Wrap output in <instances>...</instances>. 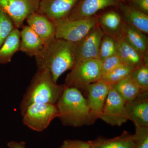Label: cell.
<instances>
[{
	"instance_id": "cell-3",
	"label": "cell",
	"mask_w": 148,
	"mask_h": 148,
	"mask_svg": "<svg viewBox=\"0 0 148 148\" xmlns=\"http://www.w3.org/2000/svg\"><path fill=\"white\" fill-rule=\"evenodd\" d=\"M64 84H57L47 70H38L33 76L20 104L21 115L30 105L36 103L56 104L64 92Z\"/></svg>"
},
{
	"instance_id": "cell-6",
	"label": "cell",
	"mask_w": 148,
	"mask_h": 148,
	"mask_svg": "<svg viewBox=\"0 0 148 148\" xmlns=\"http://www.w3.org/2000/svg\"><path fill=\"white\" fill-rule=\"evenodd\" d=\"M22 116L24 124L32 130L41 132L58 117V112L56 104L36 103L29 106Z\"/></svg>"
},
{
	"instance_id": "cell-9",
	"label": "cell",
	"mask_w": 148,
	"mask_h": 148,
	"mask_svg": "<svg viewBox=\"0 0 148 148\" xmlns=\"http://www.w3.org/2000/svg\"><path fill=\"white\" fill-rule=\"evenodd\" d=\"M104 34L98 24L82 39L75 43L76 64L88 59H99V48Z\"/></svg>"
},
{
	"instance_id": "cell-21",
	"label": "cell",
	"mask_w": 148,
	"mask_h": 148,
	"mask_svg": "<svg viewBox=\"0 0 148 148\" xmlns=\"http://www.w3.org/2000/svg\"><path fill=\"white\" fill-rule=\"evenodd\" d=\"M20 30L15 28L0 47V64L11 61L14 55L19 50Z\"/></svg>"
},
{
	"instance_id": "cell-13",
	"label": "cell",
	"mask_w": 148,
	"mask_h": 148,
	"mask_svg": "<svg viewBox=\"0 0 148 148\" xmlns=\"http://www.w3.org/2000/svg\"><path fill=\"white\" fill-rule=\"evenodd\" d=\"M125 106L128 120L135 125L148 127V91H143Z\"/></svg>"
},
{
	"instance_id": "cell-17",
	"label": "cell",
	"mask_w": 148,
	"mask_h": 148,
	"mask_svg": "<svg viewBox=\"0 0 148 148\" xmlns=\"http://www.w3.org/2000/svg\"><path fill=\"white\" fill-rule=\"evenodd\" d=\"M114 37L116 40L118 53L124 64L134 69L148 61L147 55L144 56L139 53L125 40L121 35Z\"/></svg>"
},
{
	"instance_id": "cell-24",
	"label": "cell",
	"mask_w": 148,
	"mask_h": 148,
	"mask_svg": "<svg viewBox=\"0 0 148 148\" xmlns=\"http://www.w3.org/2000/svg\"><path fill=\"white\" fill-rule=\"evenodd\" d=\"M118 54L114 37L105 34L101 40L99 52V60L103 61L112 56Z\"/></svg>"
},
{
	"instance_id": "cell-2",
	"label": "cell",
	"mask_w": 148,
	"mask_h": 148,
	"mask_svg": "<svg viewBox=\"0 0 148 148\" xmlns=\"http://www.w3.org/2000/svg\"><path fill=\"white\" fill-rule=\"evenodd\" d=\"M56 106L58 118L65 126L77 127L94 123L86 99L77 88L65 87Z\"/></svg>"
},
{
	"instance_id": "cell-8",
	"label": "cell",
	"mask_w": 148,
	"mask_h": 148,
	"mask_svg": "<svg viewBox=\"0 0 148 148\" xmlns=\"http://www.w3.org/2000/svg\"><path fill=\"white\" fill-rule=\"evenodd\" d=\"M40 0H0V8L13 21L16 28L24 26L27 17L38 12Z\"/></svg>"
},
{
	"instance_id": "cell-18",
	"label": "cell",
	"mask_w": 148,
	"mask_h": 148,
	"mask_svg": "<svg viewBox=\"0 0 148 148\" xmlns=\"http://www.w3.org/2000/svg\"><path fill=\"white\" fill-rule=\"evenodd\" d=\"M88 142L91 148H136L133 135L126 131L115 138L100 137Z\"/></svg>"
},
{
	"instance_id": "cell-1",
	"label": "cell",
	"mask_w": 148,
	"mask_h": 148,
	"mask_svg": "<svg viewBox=\"0 0 148 148\" xmlns=\"http://www.w3.org/2000/svg\"><path fill=\"white\" fill-rule=\"evenodd\" d=\"M35 58L38 70L48 71L57 83L62 74L76 64L75 43L55 38L45 45Z\"/></svg>"
},
{
	"instance_id": "cell-4",
	"label": "cell",
	"mask_w": 148,
	"mask_h": 148,
	"mask_svg": "<svg viewBox=\"0 0 148 148\" xmlns=\"http://www.w3.org/2000/svg\"><path fill=\"white\" fill-rule=\"evenodd\" d=\"M101 77V61L88 59L74 66L67 75L64 85L65 87L75 88L81 91L86 90L89 84L97 82Z\"/></svg>"
},
{
	"instance_id": "cell-11",
	"label": "cell",
	"mask_w": 148,
	"mask_h": 148,
	"mask_svg": "<svg viewBox=\"0 0 148 148\" xmlns=\"http://www.w3.org/2000/svg\"><path fill=\"white\" fill-rule=\"evenodd\" d=\"M80 0H40L37 12L54 21L69 16Z\"/></svg>"
},
{
	"instance_id": "cell-12",
	"label": "cell",
	"mask_w": 148,
	"mask_h": 148,
	"mask_svg": "<svg viewBox=\"0 0 148 148\" xmlns=\"http://www.w3.org/2000/svg\"><path fill=\"white\" fill-rule=\"evenodd\" d=\"M120 2V0H80L67 17L71 19L90 18L106 8L118 6Z\"/></svg>"
},
{
	"instance_id": "cell-16",
	"label": "cell",
	"mask_w": 148,
	"mask_h": 148,
	"mask_svg": "<svg viewBox=\"0 0 148 148\" xmlns=\"http://www.w3.org/2000/svg\"><path fill=\"white\" fill-rule=\"evenodd\" d=\"M20 36L19 51L29 56L36 57L45 45L41 39L28 25L22 27Z\"/></svg>"
},
{
	"instance_id": "cell-31",
	"label": "cell",
	"mask_w": 148,
	"mask_h": 148,
	"mask_svg": "<svg viewBox=\"0 0 148 148\" xmlns=\"http://www.w3.org/2000/svg\"><path fill=\"white\" fill-rule=\"evenodd\" d=\"M8 148H26V143L24 142L12 141L8 143Z\"/></svg>"
},
{
	"instance_id": "cell-15",
	"label": "cell",
	"mask_w": 148,
	"mask_h": 148,
	"mask_svg": "<svg viewBox=\"0 0 148 148\" xmlns=\"http://www.w3.org/2000/svg\"><path fill=\"white\" fill-rule=\"evenodd\" d=\"M118 6L124 23L146 35L148 34V15L132 5L120 2Z\"/></svg>"
},
{
	"instance_id": "cell-14",
	"label": "cell",
	"mask_w": 148,
	"mask_h": 148,
	"mask_svg": "<svg viewBox=\"0 0 148 148\" xmlns=\"http://www.w3.org/2000/svg\"><path fill=\"white\" fill-rule=\"evenodd\" d=\"M26 20L28 26L45 45L55 38V24L46 16L37 12L29 15Z\"/></svg>"
},
{
	"instance_id": "cell-20",
	"label": "cell",
	"mask_w": 148,
	"mask_h": 148,
	"mask_svg": "<svg viewBox=\"0 0 148 148\" xmlns=\"http://www.w3.org/2000/svg\"><path fill=\"white\" fill-rule=\"evenodd\" d=\"M123 23L121 15L114 11L104 13L98 19V24L105 34L114 37L121 34Z\"/></svg>"
},
{
	"instance_id": "cell-22",
	"label": "cell",
	"mask_w": 148,
	"mask_h": 148,
	"mask_svg": "<svg viewBox=\"0 0 148 148\" xmlns=\"http://www.w3.org/2000/svg\"><path fill=\"white\" fill-rule=\"evenodd\" d=\"M112 86L125 103L134 100L143 91H148L142 90L130 75Z\"/></svg>"
},
{
	"instance_id": "cell-23",
	"label": "cell",
	"mask_w": 148,
	"mask_h": 148,
	"mask_svg": "<svg viewBox=\"0 0 148 148\" xmlns=\"http://www.w3.org/2000/svg\"><path fill=\"white\" fill-rule=\"evenodd\" d=\"M133 70L131 67L123 64L103 76L101 80L113 85L130 75Z\"/></svg>"
},
{
	"instance_id": "cell-30",
	"label": "cell",
	"mask_w": 148,
	"mask_h": 148,
	"mask_svg": "<svg viewBox=\"0 0 148 148\" xmlns=\"http://www.w3.org/2000/svg\"><path fill=\"white\" fill-rule=\"evenodd\" d=\"M132 5L140 11L148 15V0H130Z\"/></svg>"
},
{
	"instance_id": "cell-19",
	"label": "cell",
	"mask_w": 148,
	"mask_h": 148,
	"mask_svg": "<svg viewBox=\"0 0 148 148\" xmlns=\"http://www.w3.org/2000/svg\"><path fill=\"white\" fill-rule=\"evenodd\" d=\"M121 35L125 40L144 56L147 54V35L123 22Z\"/></svg>"
},
{
	"instance_id": "cell-28",
	"label": "cell",
	"mask_w": 148,
	"mask_h": 148,
	"mask_svg": "<svg viewBox=\"0 0 148 148\" xmlns=\"http://www.w3.org/2000/svg\"><path fill=\"white\" fill-rule=\"evenodd\" d=\"M134 136L136 148H148V127L135 125Z\"/></svg>"
},
{
	"instance_id": "cell-7",
	"label": "cell",
	"mask_w": 148,
	"mask_h": 148,
	"mask_svg": "<svg viewBox=\"0 0 148 148\" xmlns=\"http://www.w3.org/2000/svg\"><path fill=\"white\" fill-rule=\"evenodd\" d=\"M125 101L113 86L106 98L100 119L112 126H121L128 120Z\"/></svg>"
},
{
	"instance_id": "cell-29",
	"label": "cell",
	"mask_w": 148,
	"mask_h": 148,
	"mask_svg": "<svg viewBox=\"0 0 148 148\" xmlns=\"http://www.w3.org/2000/svg\"><path fill=\"white\" fill-rule=\"evenodd\" d=\"M59 148H91L88 142L79 140H66Z\"/></svg>"
},
{
	"instance_id": "cell-27",
	"label": "cell",
	"mask_w": 148,
	"mask_h": 148,
	"mask_svg": "<svg viewBox=\"0 0 148 148\" xmlns=\"http://www.w3.org/2000/svg\"><path fill=\"white\" fill-rule=\"evenodd\" d=\"M101 62L102 77L118 66L124 64L118 54L108 57Z\"/></svg>"
},
{
	"instance_id": "cell-26",
	"label": "cell",
	"mask_w": 148,
	"mask_h": 148,
	"mask_svg": "<svg viewBox=\"0 0 148 148\" xmlns=\"http://www.w3.org/2000/svg\"><path fill=\"white\" fill-rule=\"evenodd\" d=\"M15 28L10 17L0 8V47Z\"/></svg>"
},
{
	"instance_id": "cell-25",
	"label": "cell",
	"mask_w": 148,
	"mask_h": 148,
	"mask_svg": "<svg viewBox=\"0 0 148 148\" xmlns=\"http://www.w3.org/2000/svg\"><path fill=\"white\" fill-rule=\"evenodd\" d=\"M130 76L142 90L148 91V61L134 69Z\"/></svg>"
},
{
	"instance_id": "cell-10",
	"label": "cell",
	"mask_w": 148,
	"mask_h": 148,
	"mask_svg": "<svg viewBox=\"0 0 148 148\" xmlns=\"http://www.w3.org/2000/svg\"><path fill=\"white\" fill-rule=\"evenodd\" d=\"M112 86L100 80L86 88L88 98L86 100L93 122L101 117L106 98Z\"/></svg>"
},
{
	"instance_id": "cell-5",
	"label": "cell",
	"mask_w": 148,
	"mask_h": 148,
	"mask_svg": "<svg viewBox=\"0 0 148 148\" xmlns=\"http://www.w3.org/2000/svg\"><path fill=\"white\" fill-rule=\"evenodd\" d=\"M98 19L97 16L81 19H71L66 17L54 21L55 38L75 43L98 24Z\"/></svg>"
}]
</instances>
